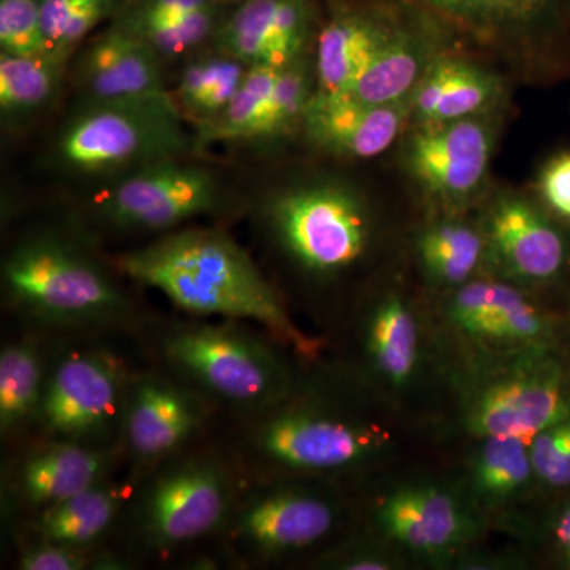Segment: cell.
I'll return each mask as SVG.
<instances>
[{
    "mask_svg": "<svg viewBox=\"0 0 570 570\" xmlns=\"http://www.w3.org/2000/svg\"><path fill=\"white\" fill-rule=\"evenodd\" d=\"M367 389L340 362L303 360L283 400L254 414L219 417L214 434L246 479L347 487L389 450L387 430L366 406Z\"/></svg>",
    "mask_w": 570,
    "mask_h": 570,
    "instance_id": "1",
    "label": "cell"
},
{
    "mask_svg": "<svg viewBox=\"0 0 570 570\" xmlns=\"http://www.w3.org/2000/svg\"><path fill=\"white\" fill-rule=\"evenodd\" d=\"M0 283L3 311L14 325L52 337H107L134 346L156 314L77 224L14 236L3 250Z\"/></svg>",
    "mask_w": 570,
    "mask_h": 570,
    "instance_id": "2",
    "label": "cell"
},
{
    "mask_svg": "<svg viewBox=\"0 0 570 570\" xmlns=\"http://www.w3.org/2000/svg\"><path fill=\"white\" fill-rule=\"evenodd\" d=\"M110 258L130 283L159 292L176 313L264 326L302 358L325 351L326 337L298 325L279 287L223 227L186 225Z\"/></svg>",
    "mask_w": 570,
    "mask_h": 570,
    "instance_id": "3",
    "label": "cell"
},
{
    "mask_svg": "<svg viewBox=\"0 0 570 570\" xmlns=\"http://www.w3.org/2000/svg\"><path fill=\"white\" fill-rule=\"evenodd\" d=\"M245 480L213 430L137 479L111 549L129 570H214L209 546Z\"/></svg>",
    "mask_w": 570,
    "mask_h": 570,
    "instance_id": "4",
    "label": "cell"
},
{
    "mask_svg": "<svg viewBox=\"0 0 570 570\" xmlns=\"http://www.w3.org/2000/svg\"><path fill=\"white\" fill-rule=\"evenodd\" d=\"M134 347L142 362L205 396L220 417L254 414L283 400L306 360L250 322L157 311Z\"/></svg>",
    "mask_w": 570,
    "mask_h": 570,
    "instance_id": "5",
    "label": "cell"
},
{
    "mask_svg": "<svg viewBox=\"0 0 570 570\" xmlns=\"http://www.w3.org/2000/svg\"><path fill=\"white\" fill-rule=\"evenodd\" d=\"M347 487L317 480L246 479L208 549L214 568L266 570L306 564L355 531Z\"/></svg>",
    "mask_w": 570,
    "mask_h": 570,
    "instance_id": "6",
    "label": "cell"
},
{
    "mask_svg": "<svg viewBox=\"0 0 570 570\" xmlns=\"http://www.w3.org/2000/svg\"><path fill=\"white\" fill-rule=\"evenodd\" d=\"M258 235L309 287H332L370 254L374 224L367 205L344 184L284 187L258 205Z\"/></svg>",
    "mask_w": 570,
    "mask_h": 570,
    "instance_id": "7",
    "label": "cell"
},
{
    "mask_svg": "<svg viewBox=\"0 0 570 570\" xmlns=\"http://www.w3.org/2000/svg\"><path fill=\"white\" fill-rule=\"evenodd\" d=\"M138 362L132 344L124 341L52 337L43 400L29 439L122 450L127 390Z\"/></svg>",
    "mask_w": 570,
    "mask_h": 570,
    "instance_id": "8",
    "label": "cell"
},
{
    "mask_svg": "<svg viewBox=\"0 0 570 570\" xmlns=\"http://www.w3.org/2000/svg\"><path fill=\"white\" fill-rule=\"evenodd\" d=\"M184 124L171 94L82 100L52 141L51 160L67 174L119 178L195 151Z\"/></svg>",
    "mask_w": 570,
    "mask_h": 570,
    "instance_id": "9",
    "label": "cell"
},
{
    "mask_svg": "<svg viewBox=\"0 0 570 570\" xmlns=\"http://www.w3.org/2000/svg\"><path fill=\"white\" fill-rule=\"evenodd\" d=\"M570 419V377L554 351L474 363L461 400V423L472 438L531 442Z\"/></svg>",
    "mask_w": 570,
    "mask_h": 570,
    "instance_id": "10",
    "label": "cell"
},
{
    "mask_svg": "<svg viewBox=\"0 0 570 570\" xmlns=\"http://www.w3.org/2000/svg\"><path fill=\"white\" fill-rule=\"evenodd\" d=\"M223 184L206 165L164 160L119 176L89 205L78 227L91 236L164 235L224 209ZM154 236V238H156Z\"/></svg>",
    "mask_w": 570,
    "mask_h": 570,
    "instance_id": "11",
    "label": "cell"
},
{
    "mask_svg": "<svg viewBox=\"0 0 570 570\" xmlns=\"http://www.w3.org/2000/svg\"><path fill=\"white\" fill-rule=\"evenodd\" d=\"M216 407L160 367L140 362L127 390L121 449L126 468L141 478L160 461L213 433Z\"/></svg>",
    "mask_w": 570,
    "mask_h": 570,
    "instance_id": "12",
    "label": "cell"
},
{
    "mask_svg": "<svg viewBox=\"0 0 570 570\" xmlns=\"http://www.w3.org/2000/svg\"><path fill=\"white\" fill-rule=\"evenodd\" d=\"M478 510L466 494L433 480H414L371 499L374 538L415 560L444 564L460 558L478 535Z\"/></svg>",
    "mask_w": 570,
    "mask_h": 570,
    "instance_id": "13",
    "label": "cell"
},
{
    "mask_svg": "<svg viewBox=\"0 0 570 570\" xmlns=\"http://www.w3.org/2000/svg\"><path fill=\"white\" fill-rule=\"evenodd\" d=\"M442 322L475 362L554 351L558 325L519 285L472 279L449 292Z\"/></svg>",
    "mask_w": 570,
    "mask_h": 570,
    "instance_id": "14",
    "label": "cell"
},
{
    "mask_svg": "<svg viewBox=\"0 0 570 570\" xmlns=\"http://www.w3.org/2000/svg\"><path fill=\"white\" fill-rule=\"evenodd\" d=\"M126 468L122 450H99L29 439L2 452L0 517L2 527L36 515Z\"/></svg>",
    "mask_w": 570,
    "mask_h": 570,
    "instance_id": "15",
    "label": "cell"
},
{
    "mask_svg": "<svg viewBox=\"0 0 570 570\" xmlns=\"http://www.w3.org/2000/svg\"><path fill=\"white\" fill-rule=\"evenodd\" d=\"M354 358L340 362L367 387L406 392L423 366V330L417 311L403 295L377 296L352 321Z\"/></svg>",
    "mask_w": 570,
    "mask_h": 570,
    "instance_id": "16",
    "label": "cell"
},
{
    "mask_svg": "<svg viewBox=\"0 0 570 570\" xmlns=\"http://www.w3.org/2000/svg\"><path fill=\"white\" fill-rule=\"evenodd\" d=\"M324 11L317 0H238L212 45L247 67H285L306 55Z\"/></svg>",
    "mask_w": 570,
    "mask_h": 570,
    "instance_id": "17",
    "label": "cell"
},
{
    "mask_svg": "<svg viewBox=\"0 0 570 570\" xmlns=\"http://www.w3.org/2000/svg\"><path fill=\"white\" fill-rule=\"evenodd\" d=\"M165 66L140 37L110 21L78 48L70 70L82 100H112L168 96Z\"/></svg>",
    "mask_w": 570,
    "mask_h": 570,
    "instance_id": "18",
    "label": "cell"
},
{
    "mask_svg": "<svg viewBox=\"0 0 570 570\" xmlns=\"http://www.w3.org/2000/svg\"><path fill=\"white\" fill-rule=\"evenodd\" d=\"M316 37V92L348 94L387 36L397 0H328Z\"/></svg>",
    "mask_w": 570,
    "mask_h": 570,
    "instance_id": "19",
    "label": "cell"
},
{
    "mask_svg": "<svg viewBox=\"0 0 570 570\" xmlns=\"http://www.w3.org/2000/svg\"><path fill=\"white\" fill-rule=\"evenodd\" d=\"M135 483L137 479L124 468L91 489L3 528L7 540L10 547L26 542L111 547Z\"/></svg>",
    "mask_w": 570,
    "mask_h": 570,
    "instance_id": "20",
    "label": "cell"
},
{
    "mask_svg": "<svg viewBox=\"0 0 570 570\" xmlns=\"http://www.w3.org/2000/svg\"><path fill=\"white\" fill-rule=\"evenodd\" d=\"M491 151L490 126L466 118L426 126L412 138L407 163L428 193L441 200L459 202L479 189L489 170Z\"/></svg>",
    "mask_w": 570,
    "mask_h": 570,
    "instance_id": "21",
    "label": "cell"
},
{
    "mask_svg": "<svg viewBox=\"0 0 570 570\" xmlns=\"http://www.w3.org/2000/svg\"><path fill=\"white\" fill-rule=\"evenodd\" d=\"M487 257L513 283L546 284L561 275L568 243L561 232L527 200L502 198L483 228Z\"/></svg>",
    "mask_w": 570,
    "mask_h": 570,
    "instance_id": "22",
    "label": "cell"
},
{
    "mask_svg": "<svg viewBox=\"0 0 570 570\" xmlns=\"http://www.w3.org/2000/svg\"><path fill=\"white\" fill-rule=\"evenodd\" d=\"M411 116V99L367 105L351 94L314 92L302 129L321 151L346 159H371L387 151Z\"/></svg>",
    "mask_w": 570,
    "mask_h": 570,
    "instance_id": "23",
    "label": "cell"
},
{
    "mask_svg": "<svg viewBox=\"0 0 570 570\" xmlns=\"http://www.w3.org/2000/svg\"><path fill=\"white\" fill-rule=\"evenodd\" d=\"M52 336L18 326L0 347L2 452L32 436L47 384Z\"/></svg>",
    "mask_w": 570,
    "mask_h": 570,
    "instance_id": "24",
    "label": "cell"
},
{
    "mask_svg": "<svg viewBox=\"0 0 570 570\" xmlns=\"http://www.w3.org/2000/svg\"><path fill=\"white\" fill-rule=\"evenodd\" d=\"M411 6L400 2L392 26L351 94L367 105H392L411 99L428 67L426 41L419 22L406 20Z\"/></svg>",
    "mask_w": 570,
    "mask_h": 570,
    "instance_id": "25",
    "label": "cell"
},
{
    "mask_svg": "<svg viewBox=\"0 0 570 570\" xmlns=\"http://www.w3.org/2000/svg\"><path fill=\"white\" fill-rule=\"evenodd\" d=\"M499 94L498 78L489 71L459 59H441L428 67L412 92V115L425 126L475 118Z\"/></svg>",
    "mask_w": 570,
    "mask_h": 570,
    "instance_id": "26",
    "label": "cell"
},
{
    "mask_svg": "<svg viewBox=\"0 0 570 570\" xmlns=\"http://www.w3.org/2000/svg\"><path fill=\"white\" fill-rule=\"evenodd\" d=\"M434 20L489 39L528 36L553 13L558 0H400Z\"/></svg>",
    "mask_w": 570,
    "mask_h": 570,
    "instance_id": "27",
    "label": "cell"
},
{
    "mask_svg": "<svg viewBox=\"0 0 570 570\" xmlns=\"http://www.w3.org/2000/svg\"><path fill=\"white\" fill-rule=\"evenodd\" d=\"M468 468L464 494L478 512L504 508L535 482L530 442L519 438L479 439Z\"/></svg>",
    "mask_w": 570,
    "mask_h": 570,
    "instance_id": "28",
    "label": "cell"
},
{
    "mask_svg": "<svg viewBox=\"0 0 570 570\" xmlns=\"http://www.w3.org/2000/svg\"><path fill=\"white\" fill-rule=\"evenodd\" d=\"M249 67L213 45L184 59L170 89L171 99L194 130L214 121L228 107Z\"/></svg>",
    "mask_w": 570,
    "mask_h": 570,
    "instance_id": "29",
    "label": "cell"
},
{
    "mask_svg": "<svg viewBox=\"0 0 570 570\" xmlns=\"http://www.w3.org/2000/svg\"><path fill=\"white\" fill-rule=\"evenodd\" d=\"M73 56L0 52V116L3 126H20L36 118L61 92Z\"/></svg>",
    "mask_w": 570,
    "mask_h": 570,
    "instance_id": "30",
    "label": "cell"
},
{
    "mask_svg": "<svg viewBox=\"0 0 570 570\" xmlns=\"http://www.w3.org/2000/svg\"><path fill=\"white\" fill-rule=\"evenodd\" d=\"M415 250L428 283L453 292L474 279L487 258V239L474 225L442 220L420 234Z\"/></svg>",
    "mask_w": 570,
    "mask_h": 570,
    "instance_id": "31",
    "label": "cell"
},
{
    "mask_svg": "<svg viewBox=\"0 0 570 570\" xmlns=\"http://www.w3.org/2000/svg\"><path fill=\"white\" fill-rule=\"evenodd\" d=\"M281 69L272 66L249 67L228 107L214 121L195 129V151L212 145L255 141Z\"/></svg>",
    "mask_w": 570,
    "mask_h": 570,
    "instance_id": "32",
    "label": "cell"
},
{
    "mask_svg": "<svg viewBox=\"0 0 570 570\" xmlns=\"http://www.w3.org/2000/svg\"><path fill=\"white\" fill-rule=\"evenodd\" d=\"M124 0H43L41 32L48 51L75 56L97 29L121 10Z\"/></svg>",
    "mask_w": 570,
    "mask_h": 570,
    "instance_id": "33",
    "label": "cell"
},
{
    "mask_svg": "<svg viewBox=\"0 0 570 570\" xmlns=\"http://www.w3.org/2000/svg\"><path fill=\"white\" fill-rule=\"evenodd\" d=\"M230 7H209L176 20L148 22L140 26H124L121 22H115L140 37L165 63H168L186 59L187 56L209 47Z\"/></svg>",
    "mask_w": 570,
    "mask_h": 570,
    "instance_id": "34",
    "label": "cell"
},
{
    "mask_svg": "<svg viewBox=\"0 0 570 570\" xmlns=\"http://www.w3.org/2000/svg\"><path fill=\"white\" fill-rule=\"evenodd\" d=\"M313 77L305 56L283 67L255 141H272L302 129L307 105L313 99Z\"/></svg>",
    "mask_w": 570,
    "mask_h": 570,
    "instance_id": "35",
    "label": "cell"
},
{
    "mask_svg": "<svg viewBox=\"0 0 570 570\" xmlns=\"http://www.w3.org/2000/svg\"><path fill=\"white\" fill-rule=\"evenodd\" d=\"M14 570H129L111 547L81 549L59 543L26 542L11 546Z\"/></svg>",
    "mask_w": 570,
    "mask_h": 570,
    "instance_id": "36",
    "label": "cell"
},
{
    "mask_svg": "<svg viewBox=\"0 0 570 570\" xmlns=\"http://www.w3.org/2000/svg\"><path fill=\"white\" fill-rule=\"evenodd\" d=\"M400 554L387 543L376 538L367 539L355 530L343 542L311 562L309 569L393 570L403 564Z\"/></svg>",
    "mask_w": 570,
    "mask_h": 570,
    "instance_id": "37",
    "label": "cell"
},
{
    "mask_svg": "<svg viewBox=\"0 0 570 570\" xmlns=\"http://www.w3.org/2000/svg\"><path fill=\"white\" fill-rule=\"evenodd\" d=\"M41 3L43 0H0V52L48 51L41 32Z\"/></svg>",
    "mask_w": 570,
    "mask_h": 570,
    "instance_id": "38",
    "label": "cell"
},
{
    "mask_svg": "<svg viewBox=\"0 0 570 570\" xmlns=\"http://www.w3.org/2000/svg\"><path fill=\"white\" fill-rule=\"evenodd\" d=\"M535 482L570 489V419L547 428L530 442Z\"/></svg>",
    "mask_w": 570,
    "mask_h": 570,
    "instance_id": "39",
    "label": "cell"
},
{
    "mask_svg": "<svg viewBox=\"0 0 570 570\" xmlns=\"http://www.w3.org/2000/svg\"><path fill=\"white\" fill-rule=\"evenodd\" d=\"M216 6H234L223 0H124L121 10L111 21L124 26L176 20Z\"/></svg>",
    "mask_w": 570,
    "mask_h": 570,
    "instance_id": "40",
    "label": "cell"
},
{
    "mask_svg": "<svg viewBox=\"0 0 570 570\" xmlns=\"http://www.w3.org/2000/svg\"><path fill=\"white\" fill-rule=\"evenodd\" d=\"M540 194L554 213L570 219V153L547 165L540 176Z\"/></svg>",
    "mask_w": 570,
    "mask_h": 570,
    "instance_id": "41",
    "label": "cell"
},
{
    "mask_svg": "<svg viewBox=\"0 0 570 570\" xmlns=\"http://www.w3.org/2000/svg\"><path fill=\"white\" fill-rule=\"evenodd\" d=\"M554 550L566 568L570 569V502L560 510L551 528Z\"/></svg>",
    "mask_w": 570,
    "mask_h": 570,
    "instance_id": "42",
    "label": "cell"
},
{
    "mask_svg": "<svg viewBox=\"0 0 570 570\" xmlns=\"http://www.w3.org/2000/svg\"><path fill=\"white\" fill-rule=\"evenodd\" d=\"M223 2H225V3H236V2H238V0H223Z\"/></svg>",
    "mask_w": 570,
    "mask_h": 570,
    "instance_id": "43",
    "label": "cell"
}]
</instances>
